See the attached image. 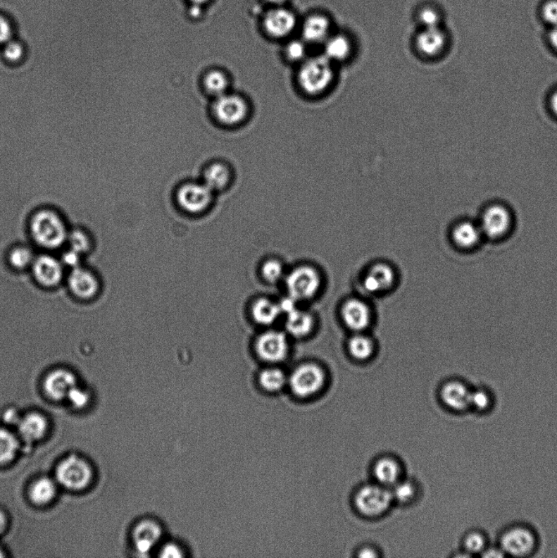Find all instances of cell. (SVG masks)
I'll return each mask as SVG.
<instances>
[{
	"mask_svg": "<svg viewBox=\"0 0 557 558\" xmlns=\"http://www.w3.org/2000/svg\"><path fill=\"white\" fill-rule=\"evenodd\" d=\"M549 40L550 44L553 46V48L557 52V27H555L551 30V32L549 34Z\"/></svg>",
	"mask_w": 557,
	"mask_h": 558,
	"instance_id": "cell-51",
	"label": "cell"
},
{
	"mask_svg": "<svg viewBox=\"0 0 557 558\" xmlns=\"http://www.w3.org/2000/svg\"><path fill=\"white\" fill-rule=\"evenodd\" d=\"M542 14L546 23L553 27H557V0L546 1L542 8Z\"/></svg>",
	"mask_w": 557,
	"mask_h": 558,
	"instance_id": "cell-42",
	"label": "cell"
},
{
	"mask_svg": "<svg viewBox=\"0 0 557 558\" xmlns=\"http://www.w3.org/2000/svg\"><path fill=\"white\" fill-rule=\"evenodd\" d=\"M2 58L8 66H18L25 61V48L22 43L16 40H10L3 46Z\"/></svg>",
	"mask_w": 557,
	"mask_h": 558,
	"instance_id": "cell-30",
	"label": "cell"
},
{
	"mask_svg": "<svg viewBox=\"0 0 557 558\" xmlns=\"http://www.w3.org/2000/svg\"><path fill=\"white\" fill-rule=\"evenodd\" d=\"M280 312V305L265 299L258 300L253 306L254 319L262 325L273 324L277 319Z\"/></svg>",
	"mask_w": 557,
	"mask_h": 558,
	"instance_id": "cell-26",
	"label": "cell"
},
{
	"mask_svg": "<svg viewBox=\"0 0 557 558\" xmlns=\"http://www.w3.org/2000/svg\"><path fill=\"white\" fill-rule=\"evenodd\" d=\"M257 352L261 358L270 362H277L287 356L289 345L282 333L270 331L259 337Z\"/></svg>",
	"mask_w": 557,
	"mask_h": 558,
	"instance_id": "cell-12",
	"label": "cell"
},
{
	"mask_svg": "<svg viewBox=\"0 0 557 558\" xmlns=\"http://www.w3.org/2000/svg\"><path fill=\"white\" fill-rule=\"evenodd\" d=\"M289 296L296 301L308 300L318 293L320 287V275L314 268L303 266L294 269L286 280Z\"/></svg>",
	"mask_w": 557,
	"mask_h": 558,
	"instance_id": "cell-5",
	"label": "cell"
},
{
	"mask_svg": "<svg viewBox=\"0 0 557 558\" xmlns=\"http://www.w3.org/2000/svg\"><path fill=\"white\" fill-rule=\"evenodd\" d=\"M56 494V486L49 478H40L35 483L30 491V499L37 504H45L52 500Z\"/></svg>",
	"mask_w": 557,
	"mask_h": 558,
	"instance_id": "cell-28",
	"label": "cell"
},
{
	"mask_svg": "<svg viewBox=\"0 0 557 558\" xmlns=\"http://www.w3.org/2000/svg\"><path fill=\"white\" fill-rule=\"evenodd\" d=\"M263 274L269 283H277L283 275L282 265L278 261L270 260L263 265Z\"/></svg>",
	"mask_w": 557,
	"mask_h": 558,
	"instance_id": "cell-40",
	"label": "cell"
},
{
	"mask_svg": "<svg viewBox=\"0 0 557 558\" xmlns=\"http://www.w3.org/2000/svg\"><path fill=\"white\" fill-rule=\"evenodd\" d=\"M212 192L206 184H187L180 189L177 199L185 211L193 213H201L211 204Z\"/></svg>",
	"mask_w": 557,
	"mask_h": 558,
	"instance_id": "cell-9",
	"label": "cell"
},
{
	"mask_svg": "<svg viewBox=\"0 0 557 558\" xmlns=\"http://www.w3.org/2000/svg\"><path fill=\"white\" fill-rule=\"evenodd\" d=\"M32 266L35 279L46 287H54L63 280V264L54 256L40 255L35 259Z\"/></svg>",
	"mask_w": 557,
	"mask_h": 558,
	"instance_id": "cell-10",
	"label": "cell"
},
{
	"mask_svg": "<svg viewBox=\"0 0 557 558\" xmlns=\"http://www.w3.org/2000/svg\"><path fill=\"white\" fill-rule=\"evenodd\" d=\"M89 466L76 457H70L61 462L57 469V478L65 488L80 490L85 488L91 479Z\"/></svg>",
	"mask_w": 557,
	"mask_h": 558,
	"instance_id": "cell-8",
	"label": "cell"
},
{
	"mask_svg": "<svg viewBox=\"0 0 557 558\" xmlns=\"http://www.w3.org/2000/svg\"><path fill=\"white\" fill-rule=\"evenodd\" d=\"M18 449L16 438L7 430L0 429V464H5L14 458Z\"/></svg>",
	"mask_w": 557,
	"mask_h": 558,
	"instance_id": "cell-33",
	"label": "cell"
},
{
	"mask_svg": "<svg viewBox=\"0 0 557 558\" xmlns=\"http://www.w3.org/2000/svg\"><path fill=\"white\" fill-rule=\"evenodd\" d=\"M358 557H367V558L377 557V554H376V552L375 550L369 549V547H366V549L360 551Z\"/></svg>",
	"mask_w": 557,
	"mask_h": 558,
	"instance_id": "cell-52",
	"label": "cell"
},
{
	"mask_svg": "<svg viewBox=\"0 0 557 558\" xmlns=\"http://www.w3.org/2000/svg\"><path fill=\"white\" fill-rule=\"evenodd\" d=\"M472 391L463 382H448L441 390V398L446 407L452 411L462 412L470 408Z\"/></svg>",
	"mask_w": 557,
	"mask_h": 558,
	"instance_id": "cell-15",
	"label": "cell"
},
{
	"mask_svg": "<svg viewBox=\"0 0 557 558\" xmlns=\"http://www.w3.org/2000/svg\"><path fill=\"white\" fill-rule=\"evenodd\" d=\"M80 259V254L75 252L73 250L69 249L68 252H65L63 254V259H61V263L65 266H68V267L75 268L79 267Z\"/></svg>",
	"mask_w": 557,
	"mask_h": 558,
	"instance_id": "cell-46",
	"label": "cell"
},
{
	"mask_svg": "<svg viewBox=\"0 0 557 558\" xmlns=\"http://www.w3.org/2000/svg\"><path fill=\"white\" fill-rule=\"evenodd\" d=\"M351 53L349 40L342 35L326 39L325 56L331 61H344Z\"/></svg>",
	"mask_w": 557,
	"mask_h": 558,
	"instance_id": "cell-27",
	"label": "cell"
},
{
	"mask_svg": "<svg viewBox=\"0 0 557 558\" xmlns=\"http://www.w3.org/2000/svg\"><path fill=\"white\" fill-rule=\"evenodd\" d=\"M484 557H503L506 556L505 552L501 547H490V549H485L482 552Z\"/></svg>",
	"mask_w": 557,
	"mask_h": 558,
	"instance_id": "cell-49",
	"label": "cell"
},
{
	"mask_svg": "<svg viewBox=\"0 0 557 558\" xmlns=\"http://www.w3.org/2000/svg\"><path fill=\"white\" fill-rule=\"evenodd\" d=\"M280 308L281 311H284L288 314L289 312L296 309V300L293 299L292 297L289 296V298L282 302V304L280 305Z\"/></svg>",
	"mask_w": 557,
	"mask_h": 558,
	"instance_id": "cell-48",
	"label": "cell"
},
{
	"mask_svg": "<svg viewBox=\"0 0 557 558\" xmlns=\"http://www.w3.org/2000/svg\"><path fill=\"white\" fill-rule=\"evenodd\" d=\"M349 351L352 356L357 360H366L374 352L372 341L365 336L356 335L352 337L349 344Z\"/></svg>",
	"mask_w": 557,
	"mask_h": 558,
	"instance_id": "cell-32",
	"label": "cell"
},
{
	"mask_svg": "<svg viewBox=\"0 0 557 558\" xmlns=\"http://www.w3.org/2000/svg\"><path fill=\"white\" fill-rule=\"evenodd\" d=\"M68 285L73 293L82 299L93 298L99 289L96 276L80 267L73 268L68 278Z\"/></svg>",
	"mask_w": 557,
	"mask_h": 558,
	"instance_id": "cell-13",
	"label": "cell"
},
{
	"mask_svg": "<svg viewBox=\"0 0 557 558\" xmlns=\"http://www.w3.org/2000/svg\"><path fill=\"white\" fill-rule=\"evenodd\" d=\"M204 84H206L209 93L219 97L225 94V92L227 89L228 81L223 73L219 71H213L207 75Z\"/></svg>",
	"mask_w": 557,
	"mask_h": 558,
	"instance_id": "cell-35",
	"label": "cell"
},
{
	"mask_svg": "<svg viewBox=\"0 0 557 558\" xmlns=\"http://www.w3.org/2000/svg\"><path fill=\"white\" fill-rule=\"evenodd\" d=\"M13 39V28L8 20L0 16V45L4 46Z\"/></svg>",
	"mask_w": 557,
	"mask_h": 558,
	"instance_id": "cell-45",
	"label": "cell"
},
{
	"mask_svg": "<svg viewBox=\"0 0 557 558\" xmlns=\"http://www.w3.org/2000/svg\"><path fill=\"white\" fill-rule=\"evenodd\" d=\"M183 556L182 551L180 547L175 544H168L161 552V557H182Z\"/></svg>",
	"mask_w": 557,
	"mask_h": 558,
	"instance_id": "cell-47",
	"label": "cell"
},
{
	"mask_svg": "<svg viewBox=\"0 0 557 558\" xmlns=\"http://www.w3.org/2000/svg\"><path fill=\"white\" fill-rule=\"evenodd\" d=\"M229 181V171L226 166L215 163L208 168L204 173L206 185L212 191L220 190L227 185Z\"/></svg>",
	"mask_w": 557,
	"mask_h": 558,
	"instance_id": "cell-29",
	"label": "cell"
},
{
	"mask_svg": "<svg viewBox=\"0 0 557 558\" xmlns=\"http://www.w3.org/2000/svg\"><path fill=\"white\" fill-rule=\"evenodd\" d=\"M415 488L411 483L408 481H403V483H398L393 485L392 495L393 500H396L401 503H406L410 501L415 495Z\"/></svg>",
	"mask_w": 557,
	"mask_h": 558,
	"instance_id": "cell-39",
	"label": "cell"
},
{
	"mask_svg": "<svg viewBox=\"0 0 557 558\" xmlns=\"http://www.w3.org/2000/svg\"><path fill=\"white\" fill-rule=\"evenodd\" d=\"M19 432L27 441H35L44 436L46 431V421L38 414H30L19 421Z\"/></svg>",
	"mask_w": 557,
	"mask_h": 558,
	"instance_id": "cell-25",
	"label": "cell"
},
{
	"mask_svg": "<svg viewBox=\"0 0 557 558\" xmlns=\"http://www.w3.org/2000/svg\"><path fill=\"white\" fill-rule=\"evenodd\" d=\"M374 474L378 483L382 485L393 486L400 478L401 468L394 459L382 458L376 462Z\"/></svg>",
	"mask_w": 557,
	"mask_h": 558,
	"instance_id": "cell-23",
	"label": "cell"
},
{
	"mask_svg": "<svg viewBox=\"0 0 557 558\" xmlns=\"http://www.w3.org/2000/svg\"><path fill=\"white\" fill-rule=\"evenodd\" d=\"M479 226L485 237L492 240L503 238L512 229V213L502 204H493L485 209Z\"/></svg>",
	"mask_w": 557,
	"mask_h": 558,
	"instance_id": "cell-6",
	"label": "cell"
},
{
	"mask_svg": "<svg viewBox=\"0 0 557 558\" xmlns=\"http://www.w3.org/2000/svg\"><path fill=\"white\" fill-rule=\"evenodd\" d=\"M314 326L313 317L308 312L296 309L288 314L286 328L295 337H304L310 334Z\"/></svg>",
	"mask_w": 557,
	"mask_h": 558,
	"instance_id": "cell-24",
	"label": "cell"
},
{
	"mask_svg": "<svg viewBox=\"0 0 557 558\" xmlns=\"http://www.w3.org/2000/svg\"><path fill=\"white\" fill-rule=\"evenodd\" d=\"M537 540L528 527L518 526L504 532L500 540V547L506 555L526 557L534 552Z\"/></svg>",
	"mask_w": 557,
	"mask_h": 558,
	"instance_id": "cell-7",
	"label": "cell"
},
{
	"mask_svg": "<svg viewBox=\"0 0 557 558\" xmlns=\"http://www.w3.org/2000/svg\"><path fill=\"white\" fill-rule=\"evenodd\" d=\"M265 28L275 38L287 37L296 25V18L287 9L277 8L270 10L264 19Z\"/></svg>",
	"mask_w": 557,
	"mask_h": 558,
	"instance_id": "cell-14",
	"label": "cell"
},
{
	"mask_svg": "<svg viewBox=\"0 0 557 558\" xmlns=\"http://www.w3.org/2000/svg\"><path fill=\"white\" fill-rule=\"evenodd\" d=\"M286 54L290 60L299 61L305 60L306 48L303 42L294 40L290 42L286 48Z\"/></svg>",
	"mask_w": 557,
	"mask_h": 558,
	"instance_id": "cell-41",
	"label": "cell"
},
{
	"mask_svg": "<svg viewBox=\"0 0 557 558\" xmlns=\"http://www.w3.org/2000/svg\"><path fill=\"white\" fill-rule=\"evenodd\" d=\"M446 43V35L439 27L426 28L417 39L418 50L428 57L441 54Z\"/></svg>",
	"mask_w": 557,
	"mask_h": 558,
	"instance_id": "cell-21",
	"label": "cell"
},
{
	"mask_svg": "<svg viewBox=\"0 0 557 558\" xmlns=\"http://www.w3.org/2000/svg\"><path fill=\"white\" fill-rule=\"evenodd\" d=\"M550 106L551 111H553V113L557 116V90L551 96Z\"/></svg>",
	"mask_w": 557,
	"mask_h": 558,
	"instance_id": "cell-53",
	"label": "cell"
},
{
	"mask_svg": "<svg viewBox=\"0 0 557 558\" xmlns=\"http://www.w3.org/2000/svg\"><path fill=\"white\" fill-rule=\"evenodd\" d=\"M342 316L346 326L354 331L365 330L370 322V309L364 302L358 299L346 302L342 306Z\"/></svg>",
	"mask_w": 557,
	"mask_h": 558,
	"instance_id": "cell-16",
	"label": "cell"
},
{
	"mask_svg": "<svg viewBox=\"0 0 557 558\" xmlns=\"http://www.w3.org/2000/svg\"><path fill=\"white\" fill-rule=\"evenodd\" d=\"M5 527H6V519H5V516L2 512H0V533H2Z\"/></svg>",
	"mask_w": 557,
	"mask_h": 558,
	"instance_id": "cell-55",
	"label": "cell"
},
{
	"mask_svg": "<svg viewBox=\"0 0 557 558\" xmlns=\"http://www.w3.org/2000/svg\"><path fill=\"white\" fill-rule=\"evenodd\" d=\"M392 500V491L375 485L364 486L355 496L356 509L367 516H377L385 513Z\"/></svg>",
	"mask_w": 557,
	"mask_h": 558,
	"instance_id": "cell-3",
	"label": "cell"
},
{
	"mask_svg": "<svg viewBox=\"0 0 557 558\" xmlns=\"http://www.w3.org/2000/svg\"><path fill=\"white\" fill-rule=\"evenodd\" d=\"M218 119L225 125H233L242 122L247 114V105L236 95L223 94L218 97L214 104Z\"/></svg>",
	"mask_w": 557,
	"mask_h": 558,
	"instance_id": "cell-11",
	"label": "cell"
},
{
	"mask_svg": "<svg viewBox=\"0 0 557 558\" xmlns=\"http://www.w3.org/2000/svg\"><path fill=\"white\" fill-rule=\"evenodd\" d=\"M35 259L32 251L24 247L13 249L9 254L10 263L14 268L18 269H23L32 266Z\"/></svg>",
	"mask_w": 557,
	"mask_h": 558,
	"instance_id": "cell-34",
	"label": "cell"
},
{
	"mask_svg": "<svg viewBox=\"0 0 557 558\" xmlns=\"http://www.w3.org/2000/svg\"><path fill=\"white\" fill-rule=\"evenodd\" d=\"M68 397L73 406L78 408L85 407L89 402L88 394L76 386L70 392Z\"/></svg>",
	"mask_w": 557,
	"mask_h": 558,
	"instance_id": "cell-44",
	"label": "cell"
},
{
	"mask_svg": "<svg viewBox=\"0 0 557 558\" xmlns=\"http://www.w3.org/2000/svg\"><path fill=\"white\" fill-rule=\"evenodd\" d=\"M492 398L487 391L480 389V390L472 391L471 398H470V408L479 412L487 411L492 407Z\"/></svg>",
	"mask_w": 557,
	"mask_h": 558,
	"instance_id": "cell-38",
	"label": "cell"
},
{
	"mask_svg": "<svg viewBox=\"0 0 557 558\" xmlns=\"http://www.w3.org/2000/svg\"><path fill=\"white\" fill-rule=\"evenodd\" d=\"M484 235L479 224L469 221L460 223L453 228V242L459 249L471 250L482 242Z\"/></svg>",
	"mask_w": 557,
	"mask_h": 558,
	"instance_id": "cell-19",
	"label": "cell"
},
{
	"mask_svg": "<svg viewBox=\"0 0 557 558\" xmlns=\"http://www.w3.org/2000/svg\"><path fill=\"white\" fill-rule=\"evenodd\" d=\"M75 386L76 378L73 373L61 368L50 373L44 382L46 392L55 400L68 397Z\"/></svg>",
	"mask_w": 557,
	"mask_h": 558,
	"instance_id": "cell-17",
	"label": "cell"
},
{
	"mask_svg": "<svg viewBox=\"0 0 557 558\" xmlns=\"http://www.w3.org/2000/svg\"><path fill=\"white\" fill-rule=\"evenodd\" d=\"M30 230L40 247L50 249L61 247L66 242L69 234L63 217L50 208L39 209L33 213Z\"/></svg>",
	"mask_w": 557,
	"mask_h": 558,
	"instance_id": "cell-1",
	"label": "cell"
},
{
	"mask_svg": "<svg viewBox=\"0 0 557 558\" xmlns=\"http://www.w3.org/2000/svg\"><path fill=\"white\" fill-rule=\"evenodd\" d=\"M191 1L194 4L201 5L204 3H206L207 0H191Z\"/></svg>",
	"mask_w": 557,
	"mask_h": 558,
	"instance_id": "cell-57",
	"label": "cell"
},
{
	"mask_svg": "<svg viewBox=\"0 0 557 558\" xmlns=\"http://www.w3.org/2000/svg\"><path fill=\"white\" fill-rule=\"evenodd\" d=\"M285 1L286 0H268V2L275 5H277V6H280V5L283 4L284 3H285Z\"/></svg>",
	"mask_w": 557,
	"mask_h": 558,
	"instance_id": "cell-56",
	"label": "cell"
},
{
	"mask_svg": "<svg viewBox=\"0 0 557 558\" xmlns=\"http://www.w3.org/2000/svg\"><path fill=\"white\" fill-rule=\"evenodd\" d=\"M330 32L328 19L315 15L306 20L303 27V35L309 43L318 44L326 40Z\"/></svg>",
	"mask_w": 557,
	"mask_h": 558,
	"instance_id": "cell-22",
	"label": "cell"
},
{
	"mask_svg": "<svg viewBox=\"0 0 557 558\" xmlns=\"http://www.w3.org/2000/svg\"><path fill=\"white\" fill-rule=\"evenodd\" d=\"M259 382L265 390L274 392L284 386L286 378L284 373L278 368H268L261 373Z\"/></svg>",
	"mask_w": 557,
	"mask_h": 558,
	"instance_id": "cell-31",
	"label": "cell"
},
{
	"mask_svg": "<svg viewBox=\"0 0 557 558\" xmlns=\"http://www.w3.org/2000/svg\"><path fill=\"white\" fill-rule=\"evenodd\" d=\"M325 376L322 368L315 364L301 365L289 378L291 390L299 397H309L318 393L324 386Z\"/></svg>",
	"mask_w": 557,
	"mask_h": 558,
	"instance_id": "cell-4",
	"label": "cell"
},
{
	"mask_svg": "<svg viewBox=\"0 0 557 558\" xmlns=\"http://www.w3.org/2000/svg\"><path fill=\"white\" fill-rule=\"evenodd\" d=\"M162 530L155 521L146 520L140 522L134 531V541L137 551L142 554H148L159 542Z\"/></svg>",
	"mask_w": 557,
	"mask_h": 558,
	"instance_id": "cell-18",
	"label": "cell"
},
{
	"mask_svg": "<svg viewBox=\"0 0 557 558\" xmlns=\"http://www.w3.org/2000/svg\"><path fill=\"white\" fill-rule=\"evenodd\" d=\"M421 23L426 28L438 27L439 23V14L432 8H425L419 15Z\"/></svg>",
	"mask_w": 557,
	"mask_h": 558,
	"instance_id": "cell-43",
	"label": "cell"
},
{
	"mask_svg": "<svg viewBox=\"0 0 557 558\" xmlns=\"http://www.w3.org/2000/svg\"><path fill=\"white\" fill-rule=\"evenodd\" d=\"M394 271L386 264H376L368 273L364 280L365 288L371 293H380L392 287L394 283Z\"/></svg>",
	"mask_w": 557,
	"mask_h": 558,
	"instance_id": "cell-20",
	"label": "cell"
},
{
	"mask_svg": "<svg viewBox=\"0 0 557 558\" xmlns=\"http://www.w3.org/2000/svg\"><path fill=\"white\" fill-rule=\"evenodd\" d=\"M4 421L8 423L12 424L19 423L20 419L18 418V413L14 409H8L4 414Z\"/></svg>",
	"mask_w": 557,
	"mask_h": 558,
	"instance_id": "cell-50",
	"label": "cell"
},
{
	"mask_svg": "<svg viewBox=\"0 0 557 558\" xmlns=\"http://www.w3.org/2000/svg\"><path fill=\"white\" fill-rule=\"evenodd\" d=\"M465 552L470 555L482 554L487 549V538L479 531H472L465 537L464 539Z\"/></svg>",
	"mask_w": 557,
	"mask_h": 558,
	"instance_id": "cell-36",
	"label": "cell"
},
{
	"mask_svg": "<svg viewBox=\"0 0 557 558\" xmlns=\"http://www.w3.org/2000/svg\"><path fill=\"white\" fill-rule=\"evenodd\" d=\"M66 242L69 243L70 249L80 255L87 252L90 248V240L88 235L80 230H74L69 232Z\"/></svg>",
	"mask_w": 557,
	"mask_h": 558,
	"instance_id": "cell-37",
	"label": "cell"
},
{
	"mask_svg": "<svg viewBox=\"0 0 557 558\" xmlns=\"http://www.w3.org/2000/svg\"><path fill=\"white\" fill-rule=\"evenodd\" d=\"M201 9L199 5L194 4V6L190 10L191 16L193 18H198L201 15Z\"/></svg>",
	"mask_w": 557,
	"mask_h": 558,
	"instance_id": "cell-54",
	"label": "cell"
},
{
	"mask_svg": "<svg viewBox=\"0 0 557 558\" xmlns=\"http://www.w3.org/2000/svg\"><path fill=\"white\" fill-rule=\"evenodd\" d=\"M334 71L332 61L325 55L306 59L299 73V83L306 94L318 95L329 88Z\"/></svg>",
	"mask_w": 557,
	"mask_h": 558,
	"instance_id": "cell-2",
	"label": "cell"
},
{
	"mask_svg": "<svg viewBox=\"0 0 557 558\" xmlns=\"http://www.w3.org/2000/svg\"><path fill=\"white\" fill-rule=\"evenodd\" d=\"M4 554H2L1 551H0V557H3Z\"/></svg>",
	"mask_w": 557,
	"mask_h": 558,
	"instance_id": "cell-58",
	"label": "cell"
}]
</instances>
